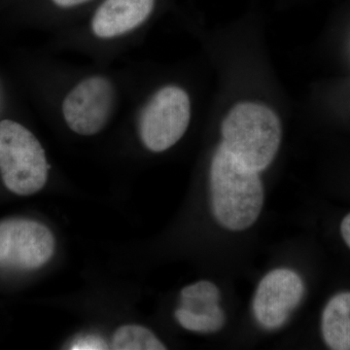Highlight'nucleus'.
Instances as JSON below:
<instances>
[{
  "mask_svg": "<svg viewBox=\"0 0 350 350\" xmlns=\"http://www.w3.org/2000/svg\"><path fill=\"white\" fill-rule=\"evenodd\" d=\"M49 165L36 135L12 120L0 122V175L14 194L31 196L42 190Z\"/></svg>",
  "mask_w": 350,
  "mask_h": 350,
  "instance_id": "nucleus-3",
  "label": "nucleus"
},
{
  "mask_svg": "<svg viewBox=\"0 0 350 350\" xmlns=\"http://www.w3.org/2000/svg\"><path fill=\"white\" fill-rule=\"evenodd\" d=\"M211 195L214 217L230 231L251 227L264 204V189L258 172L241 165L223 145L211 163Z\"/></svg>",
  "mask_w": 350,
  "mask_h": 350,
  "instance_id": "nucleus-1",
  "label": "nucleus"
},
{
  "mask_svg": "<svg viewBox=\"0 0 350 350\" xmlns=\"http://www.w3.org/2000/svg\"><path fill=\"white\" fill-rule=\"evenodd\" d=\"M114 103L111 82L103 76H93L80 82L64 98V120L78 135H94L107 125Z\"/></svg>",
  "mask_w": 350,
  "mask_h": 350,
  "instance_id": "nucleus-6",
  "label": "nucleus"
},
{
  "mask_svg": "<svg viewBox=\"0 0 350 350\" xmlns=\"http://www.w3.org/2000/svg\"><path fill=\"white\" fill-rule=\"evenodd\" d=\"M110 345L100 336L86 335L75 338L70 345L72 350L109 349Z\"/></svg>",
  "mask_w": 350,
  "mask_h": 350,
  "instance_id": "nucleus-13",
  "label": "nucleus"
},
{
  "mask_svg": "<svg viewBox=\"0 0 350 350\" xmlns=\"http://www.w3.org/2000/svg\"><path fill=\"white\" fill-rule=\"evenodd\" d=\"M340 232H342V239L350 248V213L347 214L342 219V224H340Z\"/></svg>",
  "mask_w": 350,
  "mask_h": 350,
  "instance_id": "nucleus-14",
  "label": "nucleus"
},
{
  "mask_svg": "<svg viewBox=\"0 0 350 350\" xmlns=\"http://www.w3.org/2000/svg\"><path fill=\"white\" fill-rule=\"evenodd\" d=\"M175 319L184 329L197 333H213L220 330L226 319H216L207 314H200L178 308L175 310Z\"/></svg>",
  "mask_w": 350,
  "mask_h": 350,
  "instance_id": "nucleus-12",
  "label": "nucleus"
},
{
  "mask_svg": "<svg viewBox=\"0 0 350 350\" xmlns=\"http://www.w3.org/2000/svg\"><path fill=\"white\" fill-rule=\"evenodd\" d=\"M110 349L165 350L167 347L149 329L140 325H124L115 331Z\"/></svg>",
  "mask_w": 350,
  "mask_h": 350,
  "instance_id": "nucleus-11",
  "label": "nucleus"
},
{
  "mask_svg": "<svg viewBox=\"0 0 350 350\" xmlns=\"http://www.w3.org/2000/svg\"><path fill=\"white\" fill-rule=\"evenodd\" d=\"M90 1V0H53L56 5L59 7H73L80 5V4L85 3V2Z\"/></svg>",
  "mask_w": 350,
  "mask_h": 350,
  "instance_id": "nucleus-15",
  "label": "nucleus"
},
{
  "mask_svg": "<svg viewBox=\"0 0 350 350\" xmlns=\"http://www.w3.org/2000/svg\"><path fill=\"white\" fill-rule=\"evenodd\" d=\"M56 239L47 226L27 218L0 222V268L33 271L54 256Z\"/></svg>",
  "mask_w": 350,
  "mask_h": 350,
  "instance_id": "nucleus-5",
  "label": "nucleus"
},
{
  "mask_svg": "<svg viewBox=\"0 0 350 350\" xmlns=\"http://www.w3.org/2000/svg\"><path fill=\"white\" fill-rule=\"evenodd\" d=\"M219 301L220 291L217 286L213 282L202 280L181 290L179 308L188 312L226 319L224 312L218 305Z\"/></svg>",
  "mask_w": 350,
  "mask_h": 350,
  "instance_id": "nucleus-10",
  "label": "nucleus"
},
{
  "mask_svg": "<svg viewBox=\"0 0 350 350\" xmlns=\"http://www.w3.org/2000/svg\"><path fill=\"white\" fill-rule=\"evenodd\" d=\"M305 294V285L298 273L288 269H276L258 285L253 312L258 323L268 330L284 325Z\"/></svg>",
  "mask_w": 350,
  "mask_h": 350,
  "instance_id": "nucleus-7",
  "label": "nucleus"
},
{
  "mask_svg": "<svg viewBox=\"0 0 350 350\" xmlns=\"http://www.w3.org/2000/svg\"><path fill=\"white\" fill-rule=\"evenodd\" d=\"M321 330L329 349L350 350V292L334 296L322 313Z\"/></svg>",
  "mask_w": 350,
  "mask_h": 350,
  "instance_id": "nucleus-9",
  "label": "nucleus"
},
{
  "mask_svg": "<svg viewBox=\"0 0 350 350\" xmlns=\"http://www.w3.org/2000/svg\"><path fill=\"white\" fill-rule=\"evenodd\" d=\"M223 147L244 167L262 172L271 165L282 142L275 112L254 103H239L222 125Z\"/></svg>",
  "mask_w": 350,
  "mask_h": 350,
  "instance_id": "nucleus-2",
  "label": "nucleus"
},
{
  "mask_svg": "<svg viewBox=\"0 0 350 350\" xmlns=\"http://www.w3.org/2000/svg\"><path fill=\"white\" fill-rule=\"evenodd\" d=\"M155 0H105L94 13L92 29L100 38H113L139 27L153 11Z\"/></svg>",
  "mask_w": 350,
  "mask_h": 350,
  "instance_id": "nucleus-8",
  "label": "nucleus"
},
{
  "mask_svg": "<svg viewBox=\"0 0 350 350\" xmlns=\"http://www.w3.org/2000/svg\"><path fill=\"white\" fill-rule=\"evenodd\" d=\"M191 103L181 88H163L149 101L142 114L140 137L146 148L163 152L174 146L187 131Z\"/></svg>",
  "mask_w": 350,
  "mask_h": 350,
  "instance_id": "nucleus-4",
  "label": "nucleus"
}]
</instances>
